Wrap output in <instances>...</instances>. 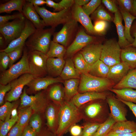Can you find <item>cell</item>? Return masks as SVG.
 Wrapping results in <instances>:
<instances>
[{"label": "cell", "instance_id": "6da1fadb", "mask_svg": "<svg viewBox=\"0 0 136 136\" xmlns=\"http://www.w3.org/2000/svg\"><path fill=\"white\" fill-rule=\"evenodd\" d=\"M106 99H98L86 103L78 108L82 119L86 122L100 124L105 122L110 114Z\"/></svg>", "mask_w": 136, "mask_h": 136}, {"label": "cell", "instance_id": "7a4b0ae2", "mask_svg": "<svg viewBox=\"0 0 136 136\" xmlns=\"http://www.w3.org/2000/svg\"><path fill=\"white\" fill-rule=\"evenodd\" d=\"M82 119L78 108L70 101L64 100L60 106L56 136H63L72 126Z\"/></svg>", "mask_w": 136, "mask_h": 136}, {"label": "cell", "instance_id": "3957f363", "mask_svg": "<svg viewBox=\"0 0 136 136\" xmlns=\"http://www.w3.org/2000/svg\"><path fill=\"white\" fill-rule=\"evenodd\" d=\"M115 84L107 78H101L92 76L88 73L81 74L78 92H102L107 91L113 88Z\"/></svg>", "mask_w": 136, "mask_h": 136}, {"label": "cell", "instance_id": "277c9868", "mask_svg": "<svg viewBox=\"0 0 136 136\" xmlns=\"http://www.w3.org/2000/svg\"><path fill=\"white\" fill-rule=\"evenodd\" d=\"M54 28L47 29H37L28 38L25 43L29 51H37L46 54L53 34Z\"/></svg>", "mask_w": 136, "mask_h": 136}, {"label": "cell", "instance_id": "5b68a950", "mask_svg": "<svg viewBox=\"0 0 136 136\" xmlns=\"http://www.w3.org/2000/svg\"><path fill=\"white\" fill-rule=\"evenodd\" d=\"M24 88L20 96L21 103L20 107H30L34 113L39 114L45 112L46 108L51 101L49 98L47 92L41 91L33 95H29Z\"/></svg>", "mask_w": 136, "mask_h": 136}, {"label": "cell", "instance_id": "8992f818", "mask_svg": "<svg viewBox=\"0 0 136 136\" xmlns=\"http://www.w3.org/2000/svg\"><path fill=\"white\" fill-rule=\"evenodd\" d=\"M39 15L42 19L45 26L54 28L59 24H65L73 19L69 9H64L57 12H52L44 7L34 6Z\"/></svg>", "mask_w": 136, "mask_h": 136}, {"label": "cell", "instance_id": "52a82bcc", "mask_svg": "<svg viewBox=\"0 0 136 136\" xmlns=\"http://www.w3.org/2000/svg\"><path fill=\"white\" fill-rule=\"evenodd\" d=\"M28 53L26 48L25 47L23 55L20 60L1 74L0 84L7 85L22 75L29 73Z\"/></svg>", "mask_w": 136, "mask_h": 136}, {"label": "cell", "instance_id": "ba28073f", "mask_svg": "<svg viewBox=\"0 0 136 136\" xmlns=\"http://www.w3.org/2000/svg\"><path fill=\"white\" fill-rule=\"evenodd\" d=\"M48 57L46 54L37 51L28 53L29 73L34 78L43 77L47 74L46 64Z\"/></svg>", "mask_w": 136, "mask_h": 136}, {"label": "cell", "instance_id": "9c48e42d", "mask_svg": "<svg viewBox=\"0 0 136 136\" xmlns=\"http://www.w3.org/2000/svg\"><path fill=\"white\" fill-rule=\"evenodd\" d=\"M121 50L118 42L108 40L103 44L100 60L109 67L119 63Z\"/></svg>", "mask_w": 136, "mask_h": 136}, {"label": "cell", "instance_id": "30bf717a", "mask_svg": "<svg viewBox=\"0 0 136 136\" xmlns=\"http://www.w3.org/2000/svg\"><path fill=\"white\" fill-rule=\"evenodd\" d=\"M25 18L17 19L0 25V32L8 44L20 35L24 29Z\"/></svg>", "mask_w": 136, "mask_h": 136}, {"label": "cell", "instance_id": "8fae6325", "mask_svg": "<svg viewBox=\"0 0 136 136\" xmlns=\"http://www.w3.org/2000/svg\"><path fill=\"white\" fill-rule=\"evenodd\" d=\"M33 76L29 73L24 74L10 83L11 90L6 94L5 98L9 102L16 101L20 97L24 87L33 79Z\"/></svg>", "mask_w": 136, "mask_h": 136}, {"label": "cell", "instance_id": "7c38bea8", "mask_svg": "<svg viewBox=\"0 0 136 136\" xmlns=\"http://www.w3.org/2000/svg\"><path fill=\"white\" fill-rule=\"evenodd\" d=\"M106 100L110 111V115L116 122L127 120V110L124 103L110 93Z\"/></svg>", "mask_w": 136, "mask_h": 136}, {"label": "cell", "instance_id": "4fadbf2b", "mask_svg": "<svg viewBox=\"0 0 136 136\" xmlns=\"http://www.w3.org/2000/svg\"><path fill=\"white\" fill-rule=\"evenodd\" d=\"M36 29L32 23L25 18L24 29L19 37L11 42L7 47L0 51L7 53L19 47L24 46L26 41L36 31Z\"/></svg>", "mask_w": 136, "mask_h": 136}, {"label": "cell", "instance_id": "5bb4252c", "mask_svg": "<svg viewBox=\"0 0 136 136\" xmlns=\"http://www.w3.org/2000/svg\"><path fill=\"white\" fill-rule=\"evenodd\" d=\"M77 25V22L73 18L64 24L59 32L55 33L53 41L66 46L68 44Z\"/></svg>", "mask_w": 136, "mask_h": 136}, {"label": "cell", "instance_id": "9a60e30c", "mask_svg": "<svg viewBox=\"0 0 136 136\" xmlns=\"http://www.w3.org/2000/svg\"><path fill=\"white\" fill-rule=\"evenodd\" d=\"M62 81L59 77H43L33 78L26 85L27 93L33 94L47 89L50 86Z\"/></svg>", "mask_w": 136, "mask_h": 136}, {"label": "cell", "instance_id": "2e32d148", "mask_svg": "<svg viewBox=\"0 0 136 136\" xmlns=\"http://www.w3.org/2000/svg\"><path fill=\"white\" fill-rule=\"evenodd\" d=\"M60 106L51 100L45 111L47 128L55 134L58 126Z\"/></svg>", "mask_w": 136, "mask_h": 136}, {"label": "cell", "instance_id": "e0dca14e", "mask_svg": "<svg viewBox=\"0 0 136 136\" xmlns=\"http://www.w3.org/2000/svg\"><path fill=\"white\" fill-rule=\"evenodd\" d=\"M110 93L107 91L102 92H89L82 93H78L70 101L78 108L83 105L93 100L106 99Z\"/></svg>", "mask_w": 136, "mask_h": 136}, {"label": "cell", "instance_id": "ac0fdd59", "mask_svg": "<svg viewBox=\"0 0 136 136\" xmlns=\"http://www.w3.org/2000/svg\"><path fill=\"white\" fill-rule=\"evenodd\" d=\"M94 40V37L88 35L84 30H80L73 42L68 48L66 51L67 54L69 55L74 54L88 45L92 43Z\"/></svg>", "mask_w": 136, "mask_h": 136}, {"label": "cell", "instance_id": "d6986e66", "mask_svg": "<svg viewBox=\"0 0 136 136\" xmlns=\"http://www.w3.org/2000/svg\"><path fill=\"white\" fill-rule=\"evenodd\" d=\"M103 44L100 43L90 44L82 49L81 53L90 66L100 59Z\"/></svg>", "mask_w": 136, "mask_h": 136}, {"label": "cell", "instance_id": "ffe728a7", "mask_svg": "<svg viewBox=\"0 0 136 136\" xmlns=\"http://www.w3.org/2000/svg\"><path fill=\"white\" fill-rule=\"evenodd\" d=\"M26 1L23 7V15L32 23L37 29H43L45 26L43 21L40 19L34 6Z\"/></svg>", "mask_w": 136, "mask_h": 136}, {"label": "cell", "instance_id": "44dd1931", "mask_svg": "<svg viewBox=\"0 0 136 136\" xmlns=\"http://www.w3.org/2000/svg\"><path fill=\"white\" fill-rule=\"evenodd\" d=\"M72 13L73 19L80 23L88 32L95 33L90 18L83 10L82 7L75 4Z\"/></svg>", "mask_w": 136, "mask_h": 136}, {"label": "cell", "instance_id": "7402d4cb", "mask_svg": "<svg viewBox=\"0 0 136 136\" xmlns=\"http://www.w3.org/2000/svg\"><path fill=\"white\" fill-rule=\"evenodd\" d=\"M130 69L126 63L121 61L110 67L107 78L115 84L117 83L127 74Z\"/></svg>", "mask_w": 136, "mask_h": 136}, {"label": "cell", "instance_id": "603a6c76", "mask_svg": "<svg viewBox=\"0 0 136 136\" xmlns=\"http://www.w3.org/2000/svg\"><path fill=\"white\" fill-rule=\"evenodd\" d=\"M65 62L63 58L48 57L46 64L47 73L54 78L60 76Z\"/></svg>", "mask_w": 136, "mask_h": 136}, {"label": "cell", "instance_id": "cb8c5ba5", "mask_svg": "<svg viewBox=\"0 0 136 136\" xmlns=\"http://www.w3.org/2000/svg\"><path fill=\"white\" fill-rule=\"evenodd\" d=\"M122 17L119 11L115 13L113 22L116 27L118 35V44L121 48H124L131 44L126 39L124 34V28L122 24Z\"/></svg>", "mask_w": 136, "mask_h": 136}, {"label": "cell", "instance_id": "d4e9b609", "mask_svg": "<svg viewBox=\"0 0 136 136\" xmlns=\"http://www.w3.org/2000/svg\"><path fill=\"white\" fill-rule=\"evenodd\" d=\"M136 131V123L133 121L127 120L116 122L108 134L128 133Z\"/></svg>", "mask_w": 136, "mask_h": 136}, {"label": "cell", "instance_id": "484cf974", "mask_svg": "<svg viewBox=\"0 0 136 136\" xmlns=\"http://www.w3.org/2000/svg\"><path fill=\"white\" fill-rule=\"evenodd\" d=\"M112 88L117 89L125 88L136 89V68L130 69L123 78Z\"/></svg>", "mask_w": 136, "mask_h": 136}, {"label": "cell", "instance_id": "4316f807", "mask_svg": "<svg viewBox=\"0 0 136 136\" xmlns=\"http://www.w3.org/2000/svg\"><path fill=\"white\" fill-rule=\"evenodd\" d=\"M121 61L126 63L130 69L136 68V47L129 46L121 50Z\"/></svg>", "mask_w": 136, "mask_h": 136}, {"label": "cell", "instance_id": "83f0119b", "mask_svg": "<svg viewBox=\"0 0 136 136\" xmlns=\"http://www.w3.org/2000/svg\"><path fill=\"white\" fill-rule=\"evenodd\" d=\"M80 80L79 79H71L65 80L64 82L65 100L70 101L78 93Z\"/></svg>", "mask_w": 136, "mask_h": 136}, {"label": "cell", "instance_id": "f1b7e54d", "mask_svg": "<svg viewBox=\"0 0 136 136\" xmlns=\"http://www.w3.org/2000/svg\"><path fill=\"white\" fill-rule=\"evenodd\" d=\"M80 74L76 69L73 60L68 58L65 61L60 76L61 79L65 80L71 79H79Z\"/></svg>", "mask_w": 136, "mask_h": 136}, {"label": "cell", "instance_id": "f546056e", "mask_svg": "<svg viewBox=\"0 0 136 136\" xmlns=\"http://www.w3.org/2000/svg\"><path fill=\"white\" fill-rule=\"evenodd\" d=\"M120 13L125 23L124 34L125 37L131 44L134 39L130 34V30L133 21L136 19V17L132 15L126 10L119 7Z\"/></svg>", "mask_w": 136, "mask_h": 136}, {"label": "cell", "instance_id": "4dcf8cb0", "mask_svg": "<svg viewBox=\"0 0 136 136\" xmlns=\"http://www.w3.org/2000/svg\"><path fill=\"white\" fill-rule=\"evenodd\" d=\"M48 96L51 101L61 106L65 100L64 89L59 85L52 86L47 92Z\"/></svg>", "mask_w": 136, "mask_h": 136}, {"label": "cell", "instance_id": "1f68e13d", "mask_svg": "<svg viewBox=\"0 0 136 136\" xmlns=\"http://www.w3.org/2000/svg\"><path fill=\"white\" fill-rule=\"evenodd\" d=\"M109 90L114 93L116 97L119 99L136 104V90L130 88L119 89L112 88Z\"/></svg>", "mask_w": 136, "mask_h": 136}, {"label": "cell", "instance_id": "d6a6232c", "mask_svg": "<svg viewBox=\"0 0 136 136\" xmlns=\"http://www.w3.org/2000/svg\"><path fill=\"white\" fill-rule=\"evenodd\" d=\"M110 68L100 59L90 66L88 73L95 77L107 78Z\"/></svg>", "mask_w": 136, "mask_h": 136}, {"label": "cell", "instance_id": "836d02e7", "mask_svg": "<svg viewBox=\"0 0 136 136\" xmlns=\"http://www.w3.org/2000/svg\"><path fill=\"white\" fill-rule=\"evenodd\" d=\"M26 1L11 0L0 6V13H10L14 11H18L22 13V8Z\"/></svg>", "mask_w": 136, "mask_h": 136}, {"label": "cell", "instance_id": "e575fe53", "mask_svg": "<svg viewBox=\"0 0 136 136\" xmlns=\"http://www.w3.org/2000/svg\"><path fill=\"white\" fill-rule=\"evenodd\" d=\"M18 113V120L17 122L21 126L25 127L28 124L30 118L34 112L29 107H19Z\"/></svg>", "mask_w": 136, "mask_h": 136}, {"label": "cell", "instance_id": "d590c367", "mask_svg": "<svg viewBox=\"0 0 136 136\" xmlns=\"http://www.w3.org/2000/svg\"><path fill=\"white\" fill-rule=\"evenodd\" d=\"M66 51L63 46L52 41L46 55L48 57L63 58Z\"/></svg>", "mask_w": 136, "mask_h": 136}, {"label": "cell", "instance_id": "8d00e7d4", "mask_svg": "<svg viewBox=\"0 0 136 136\" xmlns=\"http://www.w3.org/2000/svg\"><path fill=\"white\" fill-rule=\"evenodd\" d=\"M73 60L76 69L80 74L88 73L90 66L87 63L81 53L77 54Z\"/></svg>", "mask_w": 136, "mask_h": 136}, {"label": "cell", "instance_id": "74e56055", "mask_svg": "<svg viewBox=\"0 0 136 136\" xmlns=\"http://www.w3.org/2000/svg\"><path fill=\"white\" fill-rule=\"evenodd\" d=\"M116 121L110 115L107 119L100 124L96 132L93 136H106Z\"/></svg>", "mask_w": 136, "mask_h": 136}, {"label": "cell", "instance_id": "f35d334b", "mask_svg": "<svg viewBox=\"0 0 136 136\" xmlns=\"http://www.w3.org/2000/svg\"><path fill=\"white\" fill-rule=\"evenodd\" d=\"M16 105L8 101L6 102L0 108V120L4 121L9 119L12 111Z\"/></svg>", "mask_w": 136, "mask_h": 136}, {"label": "cell", "instance_id": "ab89813d", "mask_svg": "<svg viewBox=\"0 0 136 136\" xmlns=\"http://www.w3.org/2000/svg\"><path fill=\"white\" fill-rule=\"evenodd\" d=\"M18 118L11 117L9 119L4 121L0 120V136H7L13 126L17 122Z\"/></svg>", "mask_w": 136, "mask_h": 136}, {"label": "cell", "instance_id": "60d3db41", "mask_svg": "<svg viewBox=\"0 0 136 136\" xmlns=\"http://www.w3.org/2000/svg\"><path fill=\"white\" fill-rule=\"evenodd\" d=\"M101 124L86 122L83 125L82 132L79 136H93Z\"/></svg>", "mask_w": 136, "mask_h": 136}, {"label": "cell", "instance_id": "b9f144b4", "mask_svg": "<svg viewBox=\"0 0 136 136\" xmlns=\"http://www.w3.org/2000/svg\"><path fill=\"white\" fill-rule=\"evenodd\" d=\"M92 14V17L96 20L111 21L112 20L110 15L106 11L101 5H100Z\"/></svg>", "mask_w": 136, "mask_h": 136}, {"label": "cell", "instance_id": "7bdbcfd3", "mask_svg": "<svg viewBox=\"0 0 136 136\" xmlns=\"http://www.w3.org/2000/svg\"><path fill=\"white\" fill-rule=\"evenodd\" d=\"M29 125L37 133L42 128V121L39 114L34 113L32 115L29 121Z\"/></svg>", "mask_w": 136, "mask_h": 136}, {"label": "cell", "instance_id": "ee69618b", "mask_svg": "<svg viewBox=\"0 0 136 136\" xmlns=\"http://www.w3.org/2000/svg\"><path fill=\"white\" fill-rule=\"evenodd\" d=\"M100 0H91L86 5L82 7L84 12L89 16L92 14L100 5Z\"/></svg>", "mask_w": 136, "mask_h": 136}, {"label": "cell", "instance_id": "f6af8a7d", "mask_svg": "<svg viewBox=\"0 0 136 136\" xmlns=\"http://www.w3.org/2000/svg\"><path fill=\"white\" fill-rule=\"evenodd\" d=\"M24 46L17 48L7 53L10 59L8 67L9 68L14 64V63L20 57L23 50Z\"/></svg>", "mask_w": 136, "mask_h": 136}, {"label": "cell", "instance_id": "bcb514c9", "mask_svg": "<svg viewBox=\"0 0 136 136\" xmlns=\"http://www.w3.org/2000/svg\"><path fill=\"white\" fill-rule=\"evenodd\" d=\"M117 1L119 5V7L135 16L133 0H118Z\"/></svg>", "mask_w": 136, "mask_h": 136}, {"label": "cell", "instance_id": "7dc6e473", "mask_svg": "<svg viewBox=\"0 0 136 136\" xmlns=\"http://www.w3.org/2000/svg\"><path fill=\"white\" fill-rule=\"evenodd\" d=\"M10 62L9 58L7 53L3 51L0 52V67L1 70L3 72L6 70Z\"/></svg>", "mask_w": 136, "mask_h": 136}, {"label": "cell", "instance_id": "c3c4849f", "mask_svg": "<svg viewBox=\"0 0 136 136\" xmlns=\"http://www.w3.org/2000/svg\"><path fill=\"white\" fill-rule=\"evenodd\" d=\"M108 26L107 21L103 20H96L93 26L95 32L99 34L104 33Z\"/></svg>", "mask_w": 136, "mask_h": 136}, {"label": "cell", "instance_id": "681fc988", "mask_svg": "<svg viewBox=\"0 0 136 136\" xmlns=\"http://www.w3.org/2000/svg\"><path fill=\"white\" fill-rule=\"evenodd\" d=\"M25 18L22 13H19L12 15H7L0 16V25L7 22L10 20Z\"/></svg>", "mask_w": 136, "mask_h": 136}, {"label": "cell", "instance_id": "f907efd6", "mask_svg": "<svg viewBox=\"0 0 136 136\" xmlns=\"http://www.w3.org/2000/svg\"><path fill=\"white\" fill-rule=\"evenodd\" d=\"M24 128L17 122L12 127L7 136H22Z\"/></svg>", "mask_w": 136, "mask_h": 136}, {"label": "cell", "instance_id": "816d5d0a", "mask_svg": "<svg viewBox=\"0 0 136 136\" xmlns=\"http://www.w3.org/2000/svg\"><path fill=\"white\" fill-rule=\"evenodd\" d=\"M11 89L10 83L6 85L0 84V105H3L4 102V99L7 93Z\"/></svg>", "mask_w": 136, "mask_h": 136}, {"label": "cell", "instance_id": "f5cc1de1", "mask_svg": "<svg viewBox=\"0 0 136 136\" xmlns=\"http://www.w3.org/2000/svg\"><path fill=\"white\" fill-rule=\"evenodd\" d=\"M102 2L106 8L112 13H115L118 11L115 2L111 0H103Z\"/></svg>", "mask_w": 136, "mask_h": 136}, {"label": "cell", "instance_id": "db71d44e", "mask_svg": "<svg viewBox=\"0 0 136 136\" xmlns=\"http://www.w3.org/2000/svg\"><path fill=\"white\" fill-rule=\"evenodd\" d=\"M82 130V127L81 126L75 124L70 128L69 131L72 136H79Z\"/></svg>", "mask_w": 136, "mask_h": 136}, {"label": "cell", "instance_id": "11a10c76", "mask_svg": "<svg viewBox=\"0 0 136 136\" xmlns=\"http://www.w3.org/2000/svg\"><path fill=\"white\" fill-rule=\"evenodd\" d=\"M37 133L29 124L24 128L22 136H36Z\"/></svg>", "mask_w": 136, "mask_h": 136}, {"label": "cell", "instance_id": "9f6ffc18", "mask_svg": "<svg viewBox=\"0 0 136 136\" xmlns=\"http://www.w3.org/2000/svg\"><path fill=\"white\" fill-rule=\"evenodd\" d=\"M46 1L47 5L49 7L53 8L55 11H59L64 9L58 3H56L51 0H46Z\"/></svg>", "mask_w": 136, "mask_h": 136}, {"label": "cell", "instance_id": "6f0895ef", "mask_svg": "<svg viewBox=\"0 0 136 136\" xmlns=\"http://www.w3.org/2000/svg\"><path fill=\"white\" fill-rule=\"evenodd\" d=\"M36 136H56L55 133L48 128H42L40 131L37 133Z\"/></svg>", "mask_w": 136, "mask_h": 136}, {"label": "cell", "instance_id": "680465c9", "mask_svg": "<svg viewBox=\"0 0 136 136\" xmlns=\"http://www.w3.org/2000/svg\"><path fill=\"white\" fill-rule=\"evenodd\" d=\"M63 9H68L75 4L74 0H62L58 3Z\"/></svg>", "mask_w": 136, "mask_h": 136}, {"label": "cell", "instance_id": "91938a15", "mask_svg": "<svg viewBox=\"0 0 136 136\" xmlns=\"http://www.w3.org/2000/svg\"><path fill=\"white\" fill-rule=\"evenodd\" d=\"M130 34L132 37L134 38V40L130 46L136 47V20L132 25L130 30Z\"/></svg>", "mask_w": 136, "mask_h": 136}, {"label": "cell", "instance_id": "94428289", "mask_svg": "<svg viewBox=\"0 0 136 136\" xmlns=\"http://www.w3.org/2000/svg\"><path fill=\"white\" fill-rule=\"evenodd\" d=\"M119 99L129 108L136 118V104L130 102L126 101L120 99Z\"/></svg>", "mask_w": 136, "mask_h": 136}, {"label": "cell", "instance_id": "6125c7cd", "mask_svg": "<svg viewBox=\"0 0 136 136\" xmlns=\"http://www.w3.org/2000/svg\"><path fill=\"white\" fill-rule=\"evenodd\" d=\"M106 136H136V131L128 133L108 134Z\"/></svg>", "mask_w": 136, "mask_h": 136}, {"label": "cell", "instance_id": "be15d7a7", "mask_svg": "<svg viewBox=\"0 0 136 136\" xmlns=\"http://www.w3.org/2000/svg\"><path fill=\"white\" fill-rule=\"evenodd\" d=\"M28 2L32 4L33 6H39L46 4V1L43 0H28Z\"/></svg>", "mask_w": 136, "mask_h": 136}, {"label": "cell", "instance_id": "e7e4bbea", "mask_svg": "<svg viewBox=\"0 0 136 136\" xmlns=\"http://www.w3.org/2000/svg\"><path fill=\"white\" fill-rule=\"evenodd\" d=\"M90 1L89 0H74L75 4L81 7L87 4Z\"/></svg>", "mask_w": 136, "mask_h": 136}, {"label": "cell", "instance_id": "03108f58", "mask_svg": "<svg viewBox=\"0 0 136 136\" xmlns=\"http://www.w3.org/2000/svg\"><path fill=\"white\" fill-rule=\"evenodd\" d=\"M4 41H5L4 37L1 34H0V45L1 47L3 46H4L5 42Z\"/></svg>", "mask_w": 136, "mask_h": 136}, {"label": "cell", "instance_id": "003e7915", "mask_svg": "<svg viewBox=\"0 0 136 136\" xmlns=\"http://www.w3.org/2000/svg\"><path fill=\"white\" fill-rule=\"evenodd\" d=\"M133 4L134 11V16L136 17V0H133Z\"/></svg>", "mask_w": 136, "mask_h": 136}]
</instances>
